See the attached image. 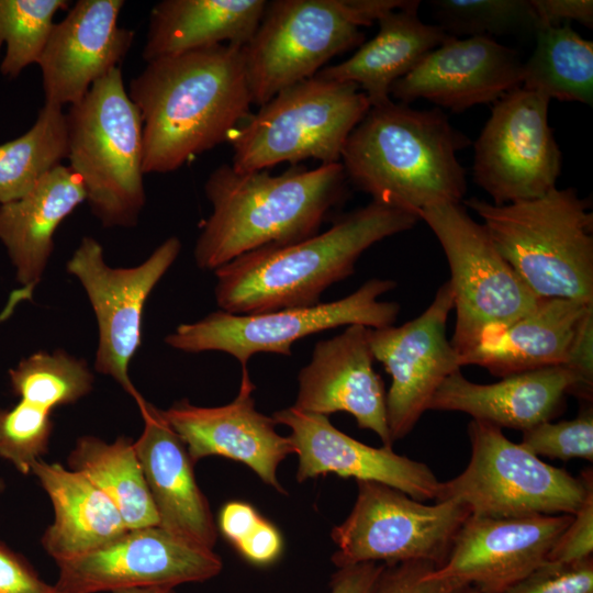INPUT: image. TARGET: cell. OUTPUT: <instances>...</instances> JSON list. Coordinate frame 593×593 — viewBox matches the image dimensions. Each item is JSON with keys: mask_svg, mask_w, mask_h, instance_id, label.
Returning <instances> with one entry per match:
<instances>
[{"mask_svg": "<svg viewBox=\"0 0 593 593\" xmlns=\"http://www.w3.org/2000/svg\"><path fill=\"white\" fill-rule=\"evenodd\" d=\"M9 374L21 400L49 411L77 402L93 385L87 362L61 349L52 354L37 351L21 360Z\"/></svg>", "mask_w": 593, "mask_h": 593, "instance_id": "obj_33", "label": "cell"}, {"mask_svg": "<svg viewBox=\"0 0 593 593\" xmlns=\"http://www.w3.org/2000/svg\"><path fill=\"white\" fill-rule=\"evenodd\" d=\"M522 446L537 457L593 459V411L588 406L570 421L542 422L523 432Z\"/></svg>", "mask_w": 593, "mask_h": 593, "instance_id": "obj_37", "label": "cell"}, {"mask_svg": "<svg viewBox=\"0 0 593 593\" xmlns=\"http://www.w3.org/2000/svg\"><path fill=\"white\" fill-rule=\"evenodd\" d=\"M4 490V483L3 481L0 479V492H2Z\"/></svg>", "mask_w": 593, "mask_h": 593, "instance_id": "obj_50", "label": "cell"}, {"mask_svg": "<svg viewBox=\"0 0 593 593\" xmlns=\"http://www.w3.org/2000/svg\"><path fill=\"white\" fill-rule=\"evenodd\" d=\"M593 552V489L556 544L546 561L557 563L578 562L592 557Z\"/></svg>", "mask_w": 593, "mask_h": 593, "instance_id": "obj_40", "label": "cell"}, {"mask_svg": "<svg viewBox=\"0 0 593 593\" xmlns=\"http://www.w3.org/2000/svg\"><path fill=\"white\" fill-rule=\"evenodd\" d=\"M49 410L21 400L10 410H0V457L22 474L47 451L53 429Z\"/></svg>", "mask_w": 593, "mask_h": 593, "instance_id": "obj_36", "label": "cell"}, {"mask_svg": "<svg viewBox=\"0 0 593 593\" xmlns=\"http://www.w3.org/2000/svg\"><path fill=\"white\" fill-rule=\"evenodd\" d=\"M371 104L360 88L317 77L294 83L251 113L232 134V168L267 170L315 158L339 163L344 145Z\"/></svg>", "mask_w": 593, "mask_h": 593, "instance_id": "obj_7", "label": "cell"}, {"mask_svg": "<svg viewBox=\"0 0 593 593\" xmlns=\"http://www.w3.org/2000/svg\"><path fill=\"white\" fill-rule=\"evenodd\" d=\"M46 593H66L61 590H59L57 586L53 585L51 590H48Z\"/></svg>", "mask_w": 593, "mask_h": 593, "instance_id": "obj_49", "label": "cell"}, {"mask_svg": "<svg viewBox=\"0 0 593 593\" xmlns=\"http://www.w3.org/2000/svg\"><path fill=\"white\" fill-rule=\"evenodd\" d=\"M272 418L291 430L288 437L298 456L300 483L332 473L387 484L421 502L437 496L440 482L427 465L398 455L392 447L358 441L336 428L328 416L289 406L276 411Z\"/></svg>", "mask_w": 593, "mask_h": 593, "instance_id": "obj_20", "label": "cell"}, {"mask_svg": "<svg viewBox=\"0 0 593 593\" xmlns=\"http://www.w3.org/2000/svg\"><path fill=\"white\" fill-rule=\"evenodd\" d=\"M395 287L393 280L372 278L343 299L312 306L243 315L220 310L197 322L180 324L165 337V343L186 353L228 354L243 369L259 353L291 357L294 342L331 328L357 324L377 329L393 325L400 304L379 298Z\"/></svg>", "mask_w": 593, "mask_h": 593, "instance_id": "obj_10", "label": "cell"}, {"mask_svg": "<svg viewBox=\"0 0 593 593\" xmlns=\"http://www.w3.org/2000/svg\"><path fill=\"white\" fill-rule=\"evenodd\" d=\"M65 0H0V52L5 54L0 71L18 77L31 64H36L54 25L53 18L67 9Z\"/></svg>", "mask_w": 593, "mask_h": 593, "instance_id": "obj_35", "label": "cell"}, {"mask_svg": "<svg viewBox=\"0 0 593 593\" xmlns=\"http://www.w3.org/2000/svg\"><path fill=\"white\" fill-rule=\"evenodd\" d=\"M69 167L93 215L105 227L137 224L145 204L143 133L121 68L92 85L66 113Z\"/></svg>", "mask_w": 593, "mask_h": 593, "instance_id": "obj_6", "label": "cell"}, {"mask_svg": "<svg viewBox=\"0 0 593 593\" xmlns=\"http://www.w3.org/2000/svg\"><path fill=\"white\" fill-rule=\"evenodd\" d=\"M593 304L540 298L526 315L483 337L459 357L460 366L475 365L496 377L564 366L573 340Z\"/></svg>", "mask_w": 593, "mask_h": 593, "instance_id": "obj_25", "label": "cell"}, {"mask_svg": "<svg viewBox=\"0 0 593 593\" xmlns=\"http://www.w3.org/2000/svg\"><path fill=\"white\" fill-rule=\"evenodd\" d=\"M282 537L275 525L264 517L250 534L237 546L236 550L255 566H269L282 552Z\"/></svg>", "mask_w": 593, "mask_h": 593, "instance_id": "obj_42", "label": "cell"}, {"mask_svg": "<svg viewBox=\"0 0 593 593\" xmlns=\"http://www.w3.org/2000/svg\"><path fill=\"white\" fill-rule=\"evenodd\" d=\"M468 436V466L439 483L435 502L462 504L479 517L573 515L593 489L591 469L575 478L511 441L496 425L472 419Z\"/></svg>", "mask_w": 593, "mask_h": 593, "instance_id": "obj_8", "label": "cell"}, {"mask_svg": "<svg viewBox=\"0 0 593 593\" xmlns=\"http://www.w3.org/2000/svg\"><path fill=\"white\" fill-rule=\"evenodd\" d=\"M572 515L479 517L469 515L446 561L430 572L440 580L504 593L546 558Z\"/></svg>", "mask_w": 593, "mask_h": 593, "instance_id": "obj_17", "label": "cell"}, {"mask_svg": "<svg viewBox=\"0 0 593 593\" xmlns=\"http://www.w3.org/2000/svg\"><path fill=\"white\" fill-rule=\"evenodd\" d=\"M262 517L246 502L231 501L223 505L217 517V529L237 547L258 525Z\"/></svg>", "mask_w": 593, "mask_h": 593, "instance_id": "obj_44", "label": "cell"}, {"mask_svg": "<svg viewBox=\"0 0 593 593\" xmlns=\"http://www.w3.org/2000/svg\"><path fill=\"white\" fill-rule=\"evenodd\" d=\"M122 0H79L54 23L37 60L45 103L76 104L127 54L135 32L118 25Z\"/></svg>", "mask_w": 593, "mask_h": 593, "instance_id": "obj_21", "label": "cell"}, {"mask_svg": "<svg viewBox=\"0 0 593 593\" xmlns=\"http://www.w3.org/2000/svg\"><path fill=\"white\" fill-rule=\"evenodd\" d=\"M435 569L436 566L425 561L384 564L371 593H459L467 588L432 577Z\"/></svg>", "mask_w": 593, "mask_h": 593, "instance_id": "obj_39", "label": "cell"}, {"mask_svg": "<svg viewBox=\"0 0 593 593\" xmlns=\"http://www.w3.org/2000/svg\"><path fill=\"white\" fill-rule=\"evenodd\" d=\"M369 327L349 325L340 334L315 344L310 362L298 374L296 410L328 416L345 412L361 429L373 432L392 447L385 390L373 369Z\"/></svg>", "mask_w": 593, "mask_h": 593, "instance_id": "obj_22", "label": "cell"}, {"mask_svg": "<svg viewBox=\"0 0 593 593\" xmlns=\"http://www.w3.org/2000/svg\"><path fill=\"white\" fill-rule=\"evenodd\" d=\"M243 46L217 44L147 61L128 97L139 111L144 174L175 171L230 141L253 113Z\"/></svg>", "mask_w": 593, "mask_h": 593, "instance_id": "obj_1", "label": "cell"}, {"mask_svg": "<svg viewBox=\"0 0 593 593\" xmlns=\"http://www.w3.org/2000/svg\"><path fill=\"white\" fill-rule=\"evenodd\" d=\"M469 515L465 505L452 501L429 505L387 484L357 481L349 515L331 532L336 545L332 562L343 568L425 561L437 569Z\"/></svg>", "mask_w": 593, "mask_h": 593, "instance_id": "obj_12", "label": "cell"}, {"mask_svg": "<svg viewBox=\"0 0 593 593\" xmlns=\"http://www.w3.org/2000/svg\"><path fill=\"white\" fill-rule=\"evenodd\" d=\"M539 25L560 26L577 21L593 26L592 0H530Z\"/></svg>", "mask_w": 593, "mask_h": 593, "instance_id": "obj_43", "label": "cell"}, {"mask_svg": "<svg viewBox=\"0 0 593 593\" xmlns=\"http://www.w3.org/2000/svg\"><path fill=\"white\" fill-rule=\"evenodd\" d=\"M470 144L439 109L417 110L392 100L371 105L340 156L348 182L372 201L418 217L440 203H460L466 171L457 152Z\"/></svg>", "mask_w": 593, "mask_h": 593, "instance_id": "obj_3", "label": "cell"}, {"mask_svg": "<svg viewBox=\"0 0 593 593\" xmlns=\"http://www.w3.org/2000/svg\"><path fill=\"white\" fill-rule=\"evenodd\" d=\"M463 204L535 295L593 304V214L577 189L503 205L472 197Z\"/></svg>", "mask_w": 593, "mask_h": 593, "instance_id": "obj_5", "label": "cell"}, {"mask_svg": "<svg viewBox=\"0 0 593 593\" xmlns=\"http://www.w3.org/2000/svg\"><path fill=\"white\" fill-rule=\"evenodd\" d=\"M144 427L134 441L146 484L163 529L200 548L214 550L217 526L199 488L184 443L161 411L141 394L134 399Z\"/></svg>", "mask_w": 593, "mask_h": 593, "instance_id": "obj_23", "label": "cell"}, {"mask_svg": "<svg viewBox=\"0 0 593 593\" xmlns=\"http://www.w3.org/2000/svg\"><path fill=\"white\" fill-rule=\"evenodd\" d=\"M67 155L66 114L45 103L26 133L0 144V204L23 198Z\"/></svg>", "mask_w": 593, "mask_h": 593, "instance_id": "obj_32", "label": "cell"}, {"mask_svg": "<svg viewBox=\"0 0 593 593\" xmlns=\"http://www.w3.org/2000/svg\"><path fill=\"white\" fill-rule=\"evenodd\" d=\"M31 473L53 504L54 522L41 541L56 563L96 550L128 530L114 503L81 472L40 459Z\"/></svg>", "mask_w": 593, "mask_h": 593, "instance_id": "obj_27", "label": "cell"}, {"mask_svg": "<svg viewBox=\"0 0 593 593\" xmlns=\"http://www.w3.org/2000/svg\"><path fill=\"white\" fill-rule=\"evenodd\" d=\"M383 568V563L376 562L337 568L329 593H371Z\"/></svg>", "mask_w": 593, "mask_h": 593, "instance_id": "obj_46", "label": "cell"}, {"mask_svg": "<svg viewBox=\"0 0 593 593\" xmlns=\"http://www.w3.org/2000/svg\"><path fill=\"white\" fill-rule=\"evenodd\" d=\"M504 593H593V558L578 562H547Z\"/></svg>", "mask_w": 593, "mask_h": 593, "instance_id": "obj_38", "label": "cell"}, {"mask_svg": "<svg viewBox=\"0 0 593 593\" xmlns=\"http://www.w3.org/2000/svg\"><path fill=\"white\" fill-rule=\"evenodd\" d=\"M567 394L592 400L566 366L525 371L489 384L468 380L459 369L444 380L428 410L462 412L472 419L524 432L558 415Z\"/></svg>", "mask_w": 593, "mask_h": 593, "instance_id": "obj_24", "label": "cell"}, {"mask_svg": "<svg viewBox=\"0 0 593 593\" xmlns=\"http://www.w3.org/2000/svg\"><path fill=\"white\" fill-rule=\"evenodd\" d=\"M452 309L454 294L446 281L417 317L401 326L369 328L373 358L391 377L385 406L393 443L412 432L444 380L461 368L446 335Z\"/></svg>", "mask_w": 593, "mask_h": 593, "instance_id": "obj_15", "label": "cell"}, {"mask_svg": "<svg viewBox=\"0 0 593 593\" xmlns=\"http://www.w3.org/2000/svg\"><path fill=\"white\" fill-rule=\"evenodd\" d=\"M418 217L371 201L299 243L244 254L214 271L215 301L232 314H257L321 303L322 293L355 271L376 243L415 226Z\"/></svg>", "mask_w": 593, "mask_h": 593, "instance_id": "obj_4", "label": "cell"}, {"mask_svg": "<svg viewBox=\"0 0 593 593\" xmlns=\"http://www.w3.org/2000/svg\"><path fill=\"white\" fill-rule=\"evenodd\" d=\"M550 100L523 87L500 100L474 142L473 181L503 205L556 188L562 154L548 123Z\"/></svg>", "mask_w": 593, "mask_h": 593, "instance_id": "obj_13", "label": "cell"}, {"mask_svg": "<svg viewBox=\"0 0 593 593\" xmlns=\"http://www.w3.org/2000/svg\"><path fill=\"white\" fill-rule=\"evenodd\" d=\"M255 385L247 368L236 398L221 406L205 407L188 400L160 410L164 418L184 443L192 462L211 456L239 461L267 485L287 494L277 472L279 465L294 454L289 437L276 430L277 423L255 406Z\"/></svg>", "mask_w": 593, "mask_h": 593, "instance_id": "obj_18", "label": "cell"}, {"mask_svg": "<svg viewBox=\"0 0 593 593\" xmlns=\"http://www.w3.org/2000/svg\"><path fill=\"white\" fill-rule=\"evenodd\" d=\"M86 192L69 166L59 165L23 198L0 205V240L23 286L18 300L30 298L53 251V236Z\"/></svg>", "mask_w": 593, "mask_h": 593, "instance_id": "obj_26", "label": "cell"}, {"mask_svg": "<svg viewBox=\"0 0 593 593\" xmlns=\"http://www.w3.org/2000/svg\"><path fill=\"white\" fill-rule=\"evenodd\" d=\"M580 379L586 393L593 391V312L583 321L571 346L567 362Z\"/></svg>", "mask_w": 593, "mask_h": 593, "instance_id": "obj_45", "label": "cell"}, {"mask_svg": "<svg viewBox=\"0 0 593 593\" xmlns=\"http://www.w3.org/2000/svg\"><path fill=\"white\" fill-rule=\"evenodd\" d=\"M447 35L458 37L532 33L539 26L530 0H432Z\"/></svg>", "mask_w": 593, "mask_h": 593, "instance_id": "obj_34", "label": "cell"}, {"mask_svg": "<svg viewBox=\"0 0 593 593\" xmlns=\"http://www.w3.org/2000/svg\"><path fill=\"white\" fill-rule=\"evenodd\" d=\"M52 586L21 556L0 542V593H46Z\"/></svg>", "mask_w": 593, "mask_h": 593, "instance_id": "obj_41", "label": "cell"}, {"mask_svg": "<svg viewBox=\"0 0 593 593\" xmlns=\"http://www.w3.org/2000/svg\"><path fill=\"white\" fill-rule=\"evenodd\" d=\"M437 237L450 268L456 324L450 340L458 356L470 351L538 304L501 256L484 226L461 203H440L418 213Z\"/></svg>", "mask_w": 593, "mask_h": 593, "instance_id": "obj_9", "label": "cell"}, {"mask_svg": "<svg viewBox=\"0 0 593 593\" xmlns=\"http://www.w3.org/2000/svg\"><path fill=\"white\" fill-rule=\"evenodd\" d=\"M523 64L516 51L489 36H448L392 85L390 96L405 104L422 98L462 112L522 87Z\"/></svg>", "mask_w": 593, "mask_h": 593, "instance_id": "obj_19", "label": "cell"}, {"mask_svg": "<svg viewBox=\"0 0 593 593\" xmlns=\"http://www.w3.org/2000/svg\"><path fill=\"white\" fill-rule=\"evenodd\" d=\"M265 0H164L149 19L146 61L224 44L244 46L256 32Z\"/></svg>", "mask_w": 593, "mask_h": 593, "instance_id": "obj_29", "label": "cell"}, {"mask_svg": "<svg viewBox=\"0 0 593 593\" xmlns=\"http://www.w3.org/2000/svg\"><path fill=\"white\" fill-rule=\"evenodd\" d=\"M180 250L181 242L171 236L138 266L112 268L104 261L102 246L87 236L66 265L83 287L97 317L96 370L112 377L134 399L139 393L128 367L141 345L145 303Z\"/></svg>", "mask_w": 593, "mask_h": 593, "instance_id": "obj_14", "label": "cell"}, {"mask_svg": "<svg viewBox=\"0 0 593 593\" xmlns=\"http://www.w3.org/2000/svg\"><path fill=\"white\" fill-rule=\"evenodd\" d=\"M204 192L212 213L193 255L201 270L215 271L244 254L318 234L331 211L347 199L348 180L340 161L314 169L291 165L278 176L223 164L210 174Z\"/></svg>", "mask_w": 593, "mask_h": 593, "instance_id": "obj_2", "label": "cell"}, {"mask_svg": "<svg viewBox=\"0 0 593 593\" xmlns=\"http://www.w3.org/2000/svg\"><path fill=\"white\" fill-rule=\"evenodd\" d=\"M459 593H486V592H483L474 586H467L463 590H461Z\"/></svg>", "mask_w": 593, "mask_h": 593, "instance_id": "obj_48", "label": "cell"}, {"mask_svg": "<svg viewBox=\"0 0 593 593\" xmlns=\"http://www.w3.org/2000/svg\"><path fill=\"white\" fill-rule=\"evenodd\" d=\"M56 564L55 586L66 593L175 588L208 581L223 569L214 550L192 546L158 525L128 529L96 550Z\"/></svg>", "mask_w": 593, "mask_h": 593, "instance_id": "obj_16", "label": "cell"}, {"mask_svg": "<svg viewBox=\"0 0 593 593\" xmlns=\"http://www.w3.org/2000/svg\"><path fill=\"white\" fill-rule=\"evenodd\" d=\"M111 593H177L174 588L147 586L118 590Z\"/></svg>", "mask_w": 593, "mask_h": 593, "instance_id": "obj_47", "label": "cell"}, {"mask_svg": "<svg viewBox=\"0 0 593 593\" xmlns=\"http://www.w3.org/2000/svg\"><path fill=\"white\" fill-rule=\"evenodd\" d=\"M378 23V34L362 43L351 57L323 67L315 75L357 85L371 105L390 101L392 85L449 36L437 24L422 22L417 10H395Z\"/></svg>", "mask_w": 593, "mask_h": 593, "instance_id": "obj_28", "label": "cell"}, {"mask_svg": "<svg viewBox=\"0 0 593 593\" xmlns=\"http://www.w3.org/2000/svg\"><path fill=\"white\" fill-rule=\"evenodd\" d=\"M363 26L353 0H275L243 46L253 104L314 77L334 56L359 47Z\"/></svg>", "mask_w": 593, "mask_h": 593, "instance_id": "obj_11", "label": "cell"}, {"mask_svg": "<svg viewBox=\"0 0 593 593\" xmlns=\"http://www.w3.org/2000/svg\"><path fill=\"white\" fill-rule=\"evenodd\" d=\"M71 470L81 472L119 510L127 529L159 524L134 441L118 437L113 443L94 436L80 437L69 458Z\"/></svg>", "mask_w": 593, "mask_h": 593, "instance_id": "obj_30", "label": "cell"}, {"mask_svg": "<svg viewBox=\"0 0 593 593\" xmlns=\"http://www.w3.org/2000/svg\"><path fill=\"white\" fill-rule=\"evenodd\" d=\"M535 48L523 64L522 87L549 100L593 103V42L570 24L539 25Z\"/></svg>", "mask_w": 593, "mask_h": 593, "instance_id": "obj_31", "label": "cell"}]
</instances>
